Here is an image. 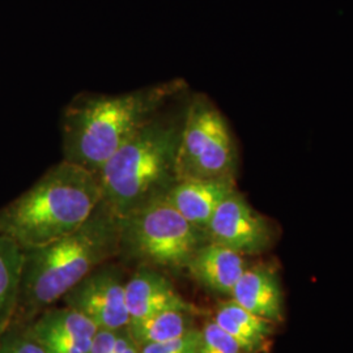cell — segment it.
<instances>
[{
    "label": "cell",
    "instance_id": "ac0fdd59",
    "mask_svg": "<svg viewBox=\"0 0 353 353\" xmlns=\"http://www.w3.org/2000/svg\"><path fill=\"white\" fill-rule=\"evenodd\" d=\"M201 330L191 328L172 341L153 343L140 347V353H199Z\"/></svg>",
    "mask_w": 353,
    "mask_h": 353
},
{
    "label": "cell",
    "instance_id": "9a60e30c",
    "mask_svg": "<svg viewBox=\"0 0 353 353\" xmlns=\"http://www.w3.org/2000/svg\"><path fill=\"white\" fill-rule=\"evenodd\" d=\"M26 250L11 237L0 233V336L16 314Z\"/></svg>",
    "mask_w": 353,
    "mask_h": 353
},
{
    "label": "cell",
    "instance_id": "5b68a950",
    "mask_svg": "<svg viewBox=\"0 0 353 353\" xmlns=\"http://www.w3.org/2000/svg\"><path fill=\"white\" fill-rule=\"evenodd\" d=\"M205 242L204 232L189 223L164 196L119 219V255L143 265L186 270Z\"/></svg>",
    "mask_w": 353,
    "mask_h": 353
},
{
    "label": "cell",
    "instance_id": "2e32d148",
    "mask_svg": "<svg viewBox=\"0 0 353 353\" xmlns=\"http://www.w3.org/2000/svg\"><path fill=\"white\" fill-rule=\"evenodd\" d=\"M194 307H170L161 310L127 327L132 338L141 345L172 341L194 328Z\"/></svg>",
    "mask_w": 353,
    "mask_h": 353
},
{
    "label": "cell",
    "instance_id": "52a82bcc",
    "mask_svg": "<svg viewBox=\"0 0 353 353\" xmlns=\"http://www.w3.org/2000/svg\"><path fill=\"white\" fill-rule=\"evenodd\" d=\"M125 285L121 268L105 263L68 290L64 303L87 316L97 328L121 330L130 323Z\"/></svg>",
    "mask_w": 353,
    "mask_h": 353
},
{
    "label": "cell",
    "instance_id": "7a4b0ae2",
    "mask_svg": "<svg viewBox=\"0 0 353 353\" xmlns=\"http://www.w3.org/2000/svg\"><path fill=\"white\" fill-rule=\"evenodd\" d=\"M99 176L63 160L0 210V233L32 250L81 227L101 203Z\"/></svg>",
    "mask_w": 353,
    "mask_h": 353
},
{
    "label": "cell",
    "instance_id": "44dd1931",
    "mask_svg": "<svg viewBox=\"0 0 353 353\" xmlns=\"http://www.w3.org/2000/svg\"><path fill=\"white\" fill-rule=\"evenodd\" d=\"M112 353H140V345L132 338L128 327L122 328L119 331V336Z\"/></svg>",
    "mask_w": 353,
    "mask_h": 353
},
{
    "label": "cell",
    "instance_id": "7c38bea8",
    "mask_svg": "<svg viewBox=\"0 0 353 353\" xmlns=\"http://www.w3.org/2000/svg\"><path fill=\"white\" fill-rule=\"evenodd\" d=\"M234 303L270 322L284 314V299L278 272L268 265L248 267L230 293Z\"/></svg>",
    "mask_w": 353,
    "mask_h": 353
},
{
    "label": "cell",
    "instance_id": "d6986e66",
    "mask_svg": "<svg viewBox=\"0 0 353 353\" xmlns=\"http://www.w3.org/2000/svg\"><path fill=\"white\" fill-rule=\"evenodd\" d=\"M0 353H46L28 332L10 336L0 345Z\"/></svg>",
    "mask_w": 353,
    "mask_h": 353
},
{
    "label": "cell",
    "instance_id": "3957f363",
    "mask_svg": "<svg viewBox=\"0 0 353 353\" xmlns=\"http://www.w3.org/2000/svg\"><path fill=\"white\" fill-rule=\"evenodd\" d=\"M117 255L119 219L101 202L75 232L42 248L26 250L16 312L34 316L45 310Z\"/></svg>",
    "mask_w": 353,
    "mask_h": 353
},
{
    "label": "cell",
    "instance_id": "9c48e42d",
    "mask_svg": "<svg viewBox=\"0 0 353 353\" xmlns=\"http://www.w3.org/2000/svg\"><path fill=\"white\" fill-rule=\"evenodd\" d=\"M96 325L72 307L43 312L28 334L46 353H89Z\"/></svg>",
    "mask_w": 353,
    "mask_h": 353
},
{
    "label": "cell",
    "instance_id": "5bb4252c",
    "mask_svg": "<svg viewBox=\"0 0 353 353\" xmlns=\"http://www.w3.org/2000/svg\"><path fill=\"white\" fill-rule=\"evenodd\" d=\"M214 322L240 344L246 353L261 351L272 334V322L255 316L233 300L221 303Z\"/></svg>",
    "mask_w": 353,
    "mask_h": 353
},
{
    "label": "cell",
    "instance_id": "30bf717a",
    "mask_svg": "<svg viewBox=\"0 0 353 353\" xmlns=\"http://www.w3.org/2000/svg\"><path fill=\"white\" fill-rule=\"evenodd\" d=\"M236 190V176L191 178L176 181L164 198L205 234V228L217 207Z\"/></svg>",
    "mask_w": 353,
    "mask_h": 353
},
{
    "label": "cell",
    "instance_id": "6da1fadb",
    "mask_svg": "<svg viewBox=\"0 0 353 353\" xmlns=\"http://www.w3.org/2000/svg\"><path fill=\"white\" fill-rule=\"evenodd\" d=\"M183 87L182 80H170L115 96L77 97L62 118L64 160L97 174L114 152L161 113Z\"/></svg>",
    "mask_w": 353,
    "mask_h": 353
},
{
    "label": "cell",
    "instance_id": "4fadbf2b",
    "mask_svg": "<svg viewBox=\"0 0 353 353\" xmlns=\"http://www.w3.org/2000/svg\"><path fill=\"white\" fill-rule=\"evenodd\" d=\"M246 268L245 255L212 242L203 243L186 267L204 288L224 296H230Z\"/></svg>",
    "mask_w": 353,
    "mask_h": 353
},
{
    "label": "cell",
    "instance_id": "8992f818",
    "mask_svg": "<svg viewBox=\"0 0 353 353\" xmlns=\"http://www.w3.org/2000/svg\"><path fill=\"white\" fill-rule=\"evenodd\" d=\"M237 152L227 119L205 96L183 114L176 160V181L236 176Z\"/></svg>",
    "mask_w": 353,
    "mask_h": 353
},
{
    "label": "cell",
    "instance_id": "ffe728a7",
    "mask_svg": "<svg viewBox=\"0 0 353 353\" xmlns=\"http://www.w3.org/2000/svg\"><path fill=\"white\" fill-rule=\"evenodd\" d=\"M122 330V328H121ZM121 330H106V328H97L92 344L89 348V353H112L115 348V344L119 336Z\"/></svg>",
    "mask_w": 353,
    "mask_h": 353
},
{
    "label": "cell",
    "instance_id": "e0dca14e",
    "mask_svg": "<svg viewBox=\"0 0 353 353\" xmlns=\"http://www.w3.org/2000/svg\"><path fill=\"white\" fill-rule=\"evenodd\" d=\"M199 353H246L237 341L214 321L207 322L201 330Z\"/></svg>",
    "mask_w": 353,
    "mask_h": 353
},
{
    "label": "cell",
    "instance_id": "277c9868",
    "mask_svg": "<svg viewBox=\"0 0 353 353\" xmlns=\"http://www.w3.org/2000/svg\"><path fill=\"white\" fill-rule=\"evenodd\" d=\"M183 117L159 113L127 139L97 173L101 202L123 219L176 182V160Z\"/></svg>",
    "mask_w": 353,
    "mask_h": 353
},
{
    "label": "cell",
    "instance_id": "ba28073f",
    "mask_svg": "<svg viewBox=\"0 0 353 353\" xmlns=\"http://www.w3.org/2000/svg\"><path fill=\"white\" fill-rule=\"evenodd\" d=\"M205 240L242 255H256L270 249L274 229L236 190L214 211L205 228Z\"/></svg>",
    "mask_w": 353,
    "mask_h": 353
},
{
    "label": "cell",
    "instance_id": "8fae6325",
    "mask_svg": "<svg viewBox=\"0 0 353 353\" xmlns=\"http://www.w3.org/2000/svg\"><path fill=\"white\" fill-rule=\"evenodd\" d=\"M130 323H137L170 307H186L190 303L176 292L164 274L150 265H143L125 285Z\"/></svg>",
    "mask_w": 353,
    "mask_h": 353
}]
</instances>
